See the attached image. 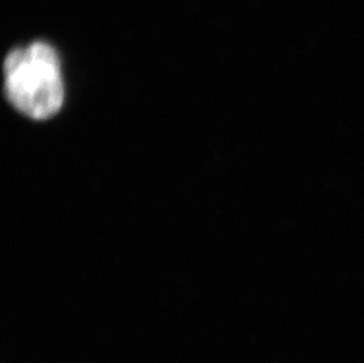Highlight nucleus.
I'll use <instances>...</instances> for the list:
<instances>
[{"instance_id": "obj_1", "label": "nucleus", "mask_w": 364, "mask_h": 363, "mask_svg": "<svg viewBox=\"0 0 364 363\" xmlns=\"http://www.w3.org/2000/svg\"><path fill=\"white\" fill-rule=\"evenodd\" d=\"M4 78L7 100L30 118L48 120L64 103L58 55L44 41L12 50L4 62Z\"/></svg>"}]
</instances>
